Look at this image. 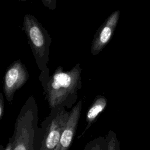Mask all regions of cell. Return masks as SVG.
I'll use <instances>...</instances> for the list:
<instances>
[{
	"label": "cell",
	"instance_id": "cell-9",
	"mask_svg": "<svg viewBox=\"0 0 150 150\" xmlns=\"http://www.w3.org/2000/svg\"><path fill=\"white\" fill-rule=\"evenodd\" d=\"M107 146L105 137L98 136L87 142L83 150H107Z\"/></svg>",
	"mask_w": 150,
	"mask_h": 150
},
{
	"label": "cell",
	"instance_id": "cell-10",
	"mask_svg": "<svg viewBox=\"0 0 150 150\" xmlns=\"http://www.w3.org/2000/svg\"><path fill=\"white\" fill-rule=\"evenodd\" d=\"M105 138L107 141V150H121L120 141L115 132L110 130Z\"/></svg>",
	"mask_w": 150,
	"mask_h": 150
},
{
	"label": "cell",
	"instance_id": "cell-8",
	"mask_svg": "<svg viewBox=\"0 0 150 150\" xmlns=\"http://www.w3.org/2000/svg\"><path fill=\"white\" fill-rule=\"evenodd\" d=\"M107 104L108 100L105 96L102 95H98L95 97L94 101H93L87 112L86 118V127L82 132L80 137L78 139L84 136L85 134L87 132V130L96 121L100 114L105 109Z\"/></svg>",
	"mask_w": 150,
	"mask_h": 150
},
{
	"label": "cell",
	"instance_id": "cell-3",
	"mask_svg": "<svg viewBox=\"0 0 150 150\" xmlns=\"http://www.w3.org/2000/svg\"><path fill=\"white\" fill-rule=\"evenodd\" d=\"M22 30L26 35L38 67L41 71L39 80L42 83L50 76L47 63L51 36L35 16L32 15H25Z\"/></svg>",
	"mask_w": 150,
	"mask_h": 150
},
{
	"label": "cell",
	"instance_id": "cell-1",
	"mask_svg": "<svg viewBox=\"0 0 150 150\" xmlns=\"http://www.w3.org/2000/svg\"><path fill=\"white\" fill-rule=\"evenodd\" d=\"M81 70L80 63L68 71H64L62 66H59L52 76L41 83L50 109H71L74 106L78 90L82 86Z\"/></svg>",
	"mask_w": 150,
	"mask_h": 150
},
{
	"label": "cell",
	"instance_id": "cell-6",
	"mask_svg": "<svg viewBox=\"0 0 150 150\" xmlns=\"http://www.w3.org/2000/svg\"><path fill=\"white\" fill-rule=\"evenodd\" d=\"M120 17V11L111 13L96 32L92 41L91 53L98 54L109 43L117 26Z\"/></svg>",
	"mask_w": 150,
	"mask_h": 150
},
{
	"label": "cell",
	"instance_id": "cell-13",
	"mask_svg": "<svg viewBox=\"0 0 150 150\" xmlns=\"http://www.w3.org/2000/svg\"><path fill=\"white\" fill-rule=\"evenodd\" d=\"M12 146H13V141H12V137H11L9 138L8 144L4 150H12Z\"/></svg>",
	"mask_w": 150,
	"mask_h": 150
},
{
	"label": "cell",
	"instance_id": "cell-14",
	"mask_svg": "<svg viewBox=\"0 0 150 150\" xmlns=\"http://www.w3.org/2000/svg\"><path fill=\"white\" fill-rule=\"evenodd\" d=\"M19 1H22V2H25L26 0H19Z\"/></svg>",
	"mask_w": 150,
	"mask_h": 150
},
{
	"label": "cell",
	"instance_id": "cell-7",
	"mask_svg": "<svg viewBox=\"0 0 150 150\" xmlns=\"http://www.w3.org/2000/svg\"><path fill=\"white\" fill-rule=\"evenodd\" d=\"M82 100H80L70 111V115L60 141L54 150H69L76 135L80 118Z\"/></svg>",
	"mask_w": 150,
	"mask_h": 150
},
{
	"label": "cell",
	"instance_id": "cell-4",
	"mask_svg": "<svg viewBox=\"0 0 150 150\" xmlns=\"http://www.w3.org/2000/svg\"><path fill=\"white\" fill-rule=\"evenodd\" d=\"M70 115L64 108H52L41 123L40 150H54Z\"/></svg>",
	"mask_w": 150,
	"mask_h": 150
},
{
	"label": "cell",
	"instance_id": "cell-2",
	"mask_svg": "<svg viewBox=\"0 0 150 150\" xmlns=\"http://www.w3.org/2000/svg\"><path fill=\"white\" fill-rule=\"evenodd\" d=\"M38 107L30 96L21 107L11 137L12 150H40L41 129L38 127Z\"/></svg>",
	"mask_w": 150,
	"mask_h": 150
},
{
	"label": "cell",
	"instance_id": "cell-11",
	"mask_svg": "<svg viewBox=\"0 0 150 150\" xmlns=\"http://www.w3.org/2000/svg\"><path fill=\"white\" fill-rule=\"evenodd\" d=\"M43 5L50 10H54L56 8L57 0H41Z\"/></svg>",
	"mask_w": 150,
	"mask_h": 150
},
{
	"label": "cell",
	"instance_id": "cell-5",
	"mask_svg": "<svg viewBox=\"0 0 150 150\" xmlns=\"http://www.w3.org/2000/svg\"><path fill=\"white\" fill-rule=\"evenodd\" d=\"M29 77L26 68L20 60L13 62L7 69L4 77L3 90L6 100L11 102L16 90L21 88Z\"/></svg>",
	"mask_w": 150,
	"mask_h": 150
},
{
	"label": "cell",
	"instance_id": "cell-12",
	"mask_svg": "<svg viewBox=\"0 0 150 150\" xmlns=\"http://www.w3.org/2000/svg\"><path fill=\"white\" fill-rule=\"evenodd\" d=\"M5 112V101L4 96L2 93H0V120H1Z\"/></svg>",
	"mask_w": 150,
	"mask_h": 150
}]
</instances>
